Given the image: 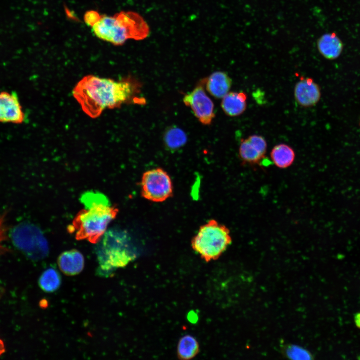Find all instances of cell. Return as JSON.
<instances>
[{
    "label": "cell",
    "instance_id": "6da1fadb",
    "mask_svg": "<svg viewBox=\"0 0 360 360\" xmlns=\"http://www.w3.org/2000/svg\"><path fill=\"white\" fill-rule=\"evenodd\" d=\"M140 88V83L133 78L116 81L88 75L77 84L72 94L82 110L90 118H96L106 109L120 108L134 101Z\"/></svg>",
    "mask_w": 360,
    "mask_h": 360
},
{
    "label": "cell",
    "instance_id": "7a4b0ae2",
    "mask_svg": "<svg viewBox=\"0 0 360 360\" xmlns=\"http://www.w3.org/2000/svg\"><path fill=\"white\" fill-rule=\"evenodd\" d=\"M92 28L98 38L115 46L123 45L129 39L144 40L150 32L143 18L132 12H122L114 16H102Z\"/></svg>",
    "mask_w": 360,
    "mask_h": 360
},
{
    "label": "cell",
    "instance_id": "3957f363",
    "mask_svg": "<svg viewBox=\"0 0 360 360\" xmlns=\"http://www.w3.org/2000/svg\"><path fill=\"white\" fill-rule=\"evenodd\" d=\"M76 216L68 230L75 234L78 240H86L98 243L106 233L110 223L116 216L118 210L110 202H96L85 206Z\"/></svg>",
    "mask_w": 360,
    "mask_h": 360
},
{
    "label": "cell",
    "instance_id": "277c9868",
    "mask_svg": "<svg viewBox=\"0 0 360 360\" xmlns=\"http://www.w3.org/2000/svg\"><path fill=\"white\" fill-rule=\"evenodd\" d=\"M96 248L101 276H108L116 269L126 266L134 259L135 255L130 246L126 232L117 229L104 234Z\"/></svg>",
    "mask_w": 360,
    "mask_h": 360
},
{
    "label": "cell",
    "instance_id": "5b68a950",
    "mask_svg": "<svg viewBox=\"0 0 360 360\" xmlns=\"http://www.w3.org/2000/svg\"><path fill=\"white\" fill-rule=\"evenodd\" d=\"M232 242L230 230L212 220L202 226L192 238V249L206 262L216 260L224 253Z\"/></svg>",
    "mask_w": 360,
    "mask_h": 360
},
{
    "label": "cell",
    "instance_id": "8992f818",
    "mask_svg": "<svg viewBox=\"0 0 360 360\" xmlns=\"http://www.w3.org/2000/svg\"><path fill=\"white\" fill-rule=\"evenodd\" d=\"M14 246L28 258L40 260L48 253L46 240L39 228L30 224H22L14 228L12 232Z\"/></svg>",
    "mask_w": 360,
    "mask_h": 360
},
{
    "label": "cell",
    "instance_id": "52a82bcc",
    "mask_svg": "<svg viewBox=\"0 0 360 360\" xmlns=\"http://www.w3.org/2000/svg\"><path fill=\"white\" fill-rule=\"evenodd\" d=\"M142 195L145 199L162 202L170 198L173 186L168 174L160 168L148 170L142 176Z\"/></svg>",
    "mask_w": 360,
    "mask_h": 360
},
{
    "label": "cell",
    "instance_id": "ba28073f",
    "mask_svg": "<svg viewBox=\"0 0 360 360\" xmlns=\"http://www.w3.org/2000/svg\"><path fill=\"white\" fill-rule=\"evenodd\" d=\"M206 80L204 79L200 82L192 92L184 96L183 101L187 106L191 108L202 124L210 125L215 114L214 103L206 94L204 88Z\"/></svg>",
    "mask_w": 360,
    "mask_h": 360
},
{
    "label": "cell",
    "instance_id": "9c48e42d",
    "mask_svg": "<svg viewBox=\"0 0 360 360\" xmlns=\"http://www.w3.org/2000/svg\"><path fill=\"white\" fill-rule=\"evenodd\" d=\"M267 142L264 138L252 135L241 141L239 156L242 164L250 166H260L266 160Z\"/></svg>",
    "mask_w": 360,
    "mask_h": 360
},
{
    "label": "cell",
    "instance_id": "30bf717a",
    "mask_svg": "<svg viewBox=\"0 0 360 360\" xmlns=\"http://www.w3.org/2000/svg\"><path fill=\"white\" fill-rule=\"evenodd\" d=\"M24 117L16 92L0 93V122L22 124Z\"/></svg>",
    "mask_w": 360,
    "mask_h": 360
},
{
    "label": "cell",
    "instance_id": "8fae6325",
    "mask_svg": "<svg viewBox=\"0 0 360 360\" xmlns=\"http://www.w3.org/2000/svg\"><path fill=\"white\" fill-rule=\"evenodd\" d=\"M294 94L300 105L308 108L318 103L320 99L321 92L320 86L313 79L302 78L295 86Z\"/></svg>",
    "mask_w": 360,
    "mask_h": 360
},
{
    "label": "cell",
    "instance_id": "7c38bea8",
    "mask_svg": "<svg viewBox=\"0 0 360 360\" xmlns=\"http://www.w3.org/2000/svg\"><path fill=\"white\" fill-rule=\"evenodd\" d=\"M317 47L320 53L324 58L334 60L341 55L344 44L336 33L331 32L323 34L318 39Z\"/></svg>",
    "mask_w": 360,
    "mask_h": 360
},
{
    "label": "cell",
    "instance_id": "4fadbf2b",
    "mask_svg": "<svg viewBox=\"0 0 360 360\" xmlns=\"http://www.w3.org/2000/svg\"><path fill=\"white\" fill-rule=\"evenodd\" d=\"M60 270L67 276H75L80 273L84 268L83 255L77 250H71L62 254L58 259Z\"/></svg>",
    "mask_w": 360,
    "mask_h": 360
},
{
    "label": "cell",
    "instance_id": "5bb4252c",
    "mask_svg": "<svg viewBox=\"0 0 360 360\" xmlns=\"http://www.w3.org/2000/svg\"><path fill=\"white\" fill-rule=\"evenodd\" d=\"M232 84L230 77L222 72H214L206 80L207 90L218 99L223 98L229 92Z\"/></svg>",
    "mask_w": 360,
    "mask_h": 360
},
{
    "label": "cell",
    "instance_id": "9a60e30c",
    "mask_svg": "<svg viewBox=\"0 0 360 360\" xmlns=\"http://www.w3.org/2000/svg\"><path fill=\"white\" fill-rule=\"evenodd\" d=\"M247 96L244 92H228L223 98L222 108L230 116H238L242 114L247 107Z\"/></svg>",
    "mask_w": 360,
    "mask_h": 360
},
{
    "label": "cell",
    "instance_id": "2e32d148",
    "mask_svg": "<svg viewBox=\"0 0 360 360\" xmlns=\"http://www.w3.org/2000/svg\"><path fill=\"white\" fill-rule=\"evenodd\" d=\"M270 155L273 164L280 169L290 167L294 162L296 158L294 150L286 144L276 146L271 151Z\"/></svg>",
    "mask_w": 360,
    "mask_h": 360
},
{
    "label": "cell",
    "instance_id": "e0dca14e",
    "mask_svg": "<svg viewBox=\"0 0 360 360\" xmlns=\"http://www.w3.org/2000/svg\"><path fill=\"white\" fill-rule=\"evenodd\" d=\"M200 352V344L192 336L188 334L179 340L177 347V355L180 360H190Z\"/></svg>",
    "mask_w": 360,
    "mask_h": 360
},
{
    "label": "cell",
    "instance_id": "ac0fdd59",
    "mask_svg": "<svg viewBox=\"0 0 360 360\" xmlns=\"http://www.w3.org/2000/svg\"><path fill=\"white\" fill-rule=\"evenodd\" d=\"M164 144L170 150H177L183 147L188 141L186 132L180 128L171 126L165 132L164 136Z\"/></svg>",
    "mask_w": 360,
    "mask_h": 360
},
{
    "label": "cell",
    "instance_id": "d6986e66",
    "mask_svg": "<svg viewBox=\"0 0 360 360\" xmlns=\"http://www.w3.org/2000/svg\"><path fill=\"white\" fill-rule=\"evenodd\" d=\"M38 284L40 288L44 292H54L60 288L62 284V278L56 268H50L42 274Z\"/></svg>",
    "mask_w": 360,
    "mask_h": 360
},
{
    "label": "cell",
    "instance_id": "ffe728a7",
    "mask_svg": "<svg viewBox=\"0 0 360 360\" xmlns=\"http://www.w3.org/2000/svg\"><path fill=\"white\" fill-rule=\"evenodd\" d=\"M284 355L288 358L293 360H311L312 356L306 349L294 344L284 346Z\"/></svg>",
    "mask_w": 360,
    "mask_h": 360
},
{
    "label": "cell",
    "instance_id": "44dd1931",
    "mask_svg": "<svg viewBox=\"0 0 360 360\" xmlns=\"http://www.w3.org/2000/svg\"><path fill=\"white\" fill-rule=\"evenodd\" d=\"M102 16L98 12L90 10L86 13L84 20L88 26L92 27L100 20Z\"/></svg>",
    "mask_w": 360,
    "mask_h": 360
},
{
    "label": "cell",
    "instance_id": "7402d4cb",
    "mask_svg": "<svg viewBox=\"0 0 360 360\" xmlns=\"http://www.w3.org/2000/svg\"><path fill=\"white\" fill-rule=\"evenodd\" d=\"M6 228L4 217L0 216V256L5 252L7 249L4 246L6 238Z\"/></svg>",
    "mask_w": 360,
    "mask_h": 360
},
{
    "label": "cell",
    "instance_id": "603a6c76",
    "mask_svg": "<svg viewBox=\"0 0 360 360\" xmlns=\"http://www.w3.org/2000/svg\"><path fill=\"white\" fill-rule=\"evenodd\" d=\"M354 321L356 326L360 329V312L356 313L354 315Z\"/></svg>",
    "mask_w": 360,
    "mask_h": 360
},
{
    "label": "cell",
    "instance_id": "cb8c5ba5",
    "mask_svg": "<svg viewBox=\"0 0 360 360\" xmlns=\"http://www.w3.org/2000/svg\"><path fill=\"white\" fill-rule=\"evenodd\" d=\"M5 352L4 344L3 342L0 340V356H2Z\"/></svg>",
    "mask_w": 360,
    "mask_h": 360
},
{
    "label": "cell",
    "instance_id": "d4e9b609",
    "mask_svg": "<svg viewBox=\"0 0 360 360\" xmlns=\"http://www.w3.org/2000/svg\"><path fill=\"white\" fill-rule=\"evenodd\" d=\"M4 288H3L0 286V300L1 299L2 296L4 295Z\"/></svg>",
    "mask_w": 360,
    "mask_h": 360
}]
</instances>
